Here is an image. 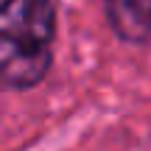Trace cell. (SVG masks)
Listing matches in <instances>:
<instances>
[{
	"instance_id": "obj_2",
	"label": "cell",
	"mask_w": 151,
	"mask_h": 151,
	"mask_svg": "<svg viewBox=\"0 0 151 151\" xmlns=\"http://www.w3.org/2000/svg\"><path fill=\"white\" fill-rule=\"evenodd\" d=\"M109 28L129 45H140L151 37V0H104Z\"/></svg>"
},
{
	"instance_id": "obj_1",
	"label": "cell",
	"mask_w": 151,
	"mask_h": 151,
	"mask_svg": "<svg viewBox=\"0 0 151 151\" xmlns=\"http://www.w3.org/2000/svg\"><path fill=\"white\" fill-rule=\"evenodd\" d=\"M56 6L50 0H0V90H31L53 62Z\"/></svg>"
}]
</instances>
